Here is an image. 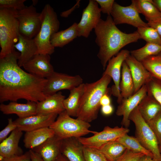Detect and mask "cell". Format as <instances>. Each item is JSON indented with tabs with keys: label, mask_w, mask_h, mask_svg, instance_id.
Here are the masks:
<instances>
[{
	"label": "cell",
	"mask_w": 161,
	"mask_h": 161,
	"mask_svg": "<svg viewBox=\"0 0 161 161\" xmlns=\"http://www.w3.org/2000/svg\"><path fill=\"white\" fill-rule=\"evenodd\" d=\"M20 53L15 49L0 59V102L20 99L38 102L47 96L43 89L47 79L27 72L18 64Z\"/></svg>",
	"instance_id": "6da1fadb"
},
{
	"label": "cell",
	"mask_w": 161,
	"mask_h": 161,
	"mask_svg": "<svg viewBox=\"0 0 161 161\" xmlns=\"http://www.w3.org/2000/svg\"><path fill=\"white\" fill-rule=\"evenodd\" d=\"M95 42L99 48L97 56L105 69L109 61L121 49L129 44L141 39L137 31L130 33L124 32L116 27L112 17L101 19L94 29Z\"/></svg>",
	"instance_id": "7a4b0ae2"
},
{
	"label": "cell",
	"mask_w": 161,
	"mask_h": 161,
	"mask_svg": "<svg viewBox=\"0 0 161 161\" xmlns=\"http://www.w3.org/2000/svg\"><path fill=\"white\" fill-rule=\"evenodd\" d=\"M112 79L107 75H102L97 81L85 83L84 90L77 118L89 123L97 117L101 107L100 99L103 95L111 91L108 87Z\"/></svg>",
	"instance_id": "3957f363"
},
{
	"label": "cell",
	"mask_w": 161,
	"mask_h": 161,
	"mask_svg": "<svg viewBox=\"0 0 161 161\" xmlns=\"http://www.w3.org/2000/svg\"><path fill=\"white\" fill-rule=\"evenodd\" d=\"M17 10L0 8V59L11 53L15 49L20 34Z\"/></svg>",
	"instance_id": "277c9868"
},
{
	"label": "cell",
	"mask_w": 161,
	"mask_h": 161,
	"mask_svg": "<svg viewBox=\"0 0 161 161\" xmlns=\"http://www.w3.org/2000/svg\"><path fill=\"white\" fill-rule=\"evenodd\" d=\"M41 24L39 31L34 38L37 47L36 54H52L55 48L50 39L52 35L58 32L60 22L56 13L49 4H46L41 13Z\"/></svg>",
	"instance_id": "5b68a950"
},
{
	"label": "cell",
	"mask_w": 161,
	"mask_h": 161,
	"mask_svg": "<svg viewBox=\"0 0 161 161\" xmlns=\"http://www.w3.org/2000/svg\"><path fill=\"white\" fill-rule=\"evenodd\" d=\"M89 123L77 118H72L65 111L59 114L49 127L55 135L61 140L70 137L78 138L97 131L89 129Z\"/></svg>",
	"instance_id": "8992f818"
},
{
	"label": "cell",
	"mask_w": 161,
	"mask_h": 161,
	"mask_svg": "<svg viewBox=\"0 0 161 161\" xmlns=\"http://www.w3.org/2000/svg\"><path fill=\"white\" fill-rule=\"evenodd\" d=\"M129 119L135 125V137L145 148L152 154L155 161H161V153L157 138L142 117L137 106L131 113Z\"/></svg>",
	"instance_id": "52a82bcc"
},
{
	"label": "cell",
	"mask_w": 161,
	"mask_h": 161,
	"mask_svg": "<svg viewBox=\"0 0 161 161\" xmlns=\"http://www.w3.org/2000/svg\"><path fill=\"white\" fill-rule=\"evenodd\" d=\"M20 34L30 38H34L39 32L41 24V13L37 12L33 5L18 11Z\"/></svg>",
	"instance_id": "ba28073f"
},
{
	"label": "cell",
	"mask_w": 161,
	"mask_h": 161,
	"mask_svg": "<svg viewBox=\"0 0 161 161\" xmlns=\"http://www.w3.org/2000/svg\"><path fill=\"white\" fill-rule=\"evenodd\" d=\"M43 93L46 96L62 90L69 91L83 83V80L78 75L72 76L55 72L47 78Z\"/></svg>",
	"instance_id": "9c48e42d"
},
{
	"label": "cell",
	"mask_w": 161,
	"mask_h": 161,
	"mask_svg": "<svg viewBox=\"0 0 161 161\" xmlns=\"http://www.w3.org/2000/svg\"><path fill=\"white\" fill-rule=\"evenodd\" d=\"M129 131L128 128L117 126L112 128L107 126L101 131L96 132L90 137L78 138L83 146L99 149L105 144L116 140Z\"/></svg>",
	"instance_id": "30bf717a"
},
{
	"label": "cell",
	"mask_w": 161,
	"mask_h": 161,
	"mask_svg": "<svg viewBox=\"0 0 161 161\" xmlns=\"http://www.w3.org/2000/svg\"><path fill=\"white\" fill-rule=\"evenodd\" d=\"M111 15L116 25L126 24L137 28L149 26L147 23L141 19L139 13L132 3L129 6H123L114 1Z\"/></svg>",
	"instance_id": "8fae6325"
},
{
	"label": "cell",
	"mask_w": 161,
	"mask_h": 161,
	"mask_svg": "<svg viewBox=\"0 0 161 161\" xmlns=\"http://www.w3.org/2000/svg\"><path fill=\"white\" fill-rule=\"evenodd\" d=\"M130 54V51L128 50H121L109 61L102 75H109L113 80L114 85L111 89V92L113 95L117 97V102L119 104L123 99L119 87L122 65Z\"/></svg>",
	"instance_id": "7c38bea8"
},
{
	"label": "cell",
	"mask_w": 161,
	"mask_h": 161,
	"mask_svg": "<svg viewBox=\"0 0 161 161\" xmlns=\"http://www.w3.org/2000/svg\"><path fill=\"white\" fill-rule=\"evenodd\" d=\"M101 11L95 0H90L83 10L81 19L78 23V37H89L91 32L96 27L101 19Z\"/></svg>",
	"instance_id": "4fadbf2b"
},
{
	"label": "cell",
	"mask_w": 161,
	"mask_h": 161,
	"mask_svg": "<svg viewBox=\"0 0 161 161\" xmlns=\"http://www.w3.org/2000/svg\"><path fill=\"white\" fill-rule=\"evenodd\" d=\"M147 93L146 84L143 85L136 92L129 97L123 98L117 107L116 112L118 116H122L121 124L126 128H128L130 124L129 119L131 112L137 107Z\"/></svg>",
	"instance_id": "5bb4252c"
},
{
	"label": "cell",
	"mask_w": 161,
	"mask_h": 161,
	"mask_svg": "<svg viewBox=\"0 0 161 161\" xmlns=\"http://www.w3.org/2000/svg\"><path fill=\"white\" fill-rule=\"evenodd\" d=\"M58 115L55 114H37L25 118H18L14 121L17 129L26 132L49 127L55 120Z\"/></svg>",
	"instance_id": "9a60e30c"
},
{
	"label": "cell",
	"mask_w": 161,
	"mask_h": 161,
	"mask_svg": "<svg viewBox=\"0 0 161 161\" xmlns=\"http://www.w3.org/2000/svg\"><path fill=\"white\" fill-rule=\"evenodd\" d=\"M48 54H36L23 66L28 73L38 77L47 78L54 72Z\"/></svg>",
	"instance_id": "2e32d148"
},
{
	"label": "cell",
	"mask_w": 161,
	"mask_h": 161,
	"mask_svg": "<svg viewBox=\"0 0 161 161\" xmlns=\"http://www.w3.org/2000/svg\"><path fill=\"white\" fill-rule=\"evenodd\" d=\"M125 61L130 70L134 85V94L143 85L147 84L152 77L142 63L130 54Z\"/></svg>",
	"instance_id": "e0dca14e"
},
{
	"label": "cell",
	"mask_w": 161,
	"mask_h": 161,
	"mask_svg": "<svg viewBox=\"0 0 161 161\" xmlns=\"http://www.w3.org/2000/svg\"><path fill=\"white\" fill-rule=\"evenodd\" d=\"M62 140L55 135L32 150L42 161H55L61 154Z\"/></svg>",
	"instance_id": "ac0fdd59"
},
{
	"label": "cell",
	"mask_w": 161,
	"mask_h": 161,
	"mask_svg": "<svg viewBox=\"0 0 161 161\" xmlns=\"http://www.w3.org/2000/svg\"><path fill=\"white\" fill-rule=\"evenodd\" d=\"M65 98L61 92L47 96L44 100L37 103V114H59L65 111L63 104Z\"/></svg>",
	"instance_id": "d6986e66"
},
{
	"label": "cell",
	"mask_w": 161,
	"mask_h": 161,
	"mask_svg": "<svg viewBox=\"0 0 161 161\" xmlns=\"http://www.w3.org/2000/svg\"><path fill=\"white\" fill-rule=\"evenodd\" d=\"M37 103L27 101L26 103L10 102L7 104L0 105V110L3 114H15L19 118H23L37 114Z\"/></svg>",
	"instance_id": "ffe728a7"
},
{
	"label": "cell",
	"mask_w": 161,
	"mask_h": 161,
	"mask_svg": "<svg viewBox=\"0 0 161 161\" xmlns=\"http://www.w3.org/2000/svg\"><path fill=\"white\" fill-rule=\"evenodd\" d=\"M22 131L16 128L10 135L0 143V156L8 157L23 154L19 146V143L22 134Z\"/></svg>",
	"instance_id": "44dd1931"
},
{
	"label": "cell",
	"mask_w": 161,
	"mask_h": 161,
	"mask_svg": "<svg viewBox=\"0 0 161 161\" xmlns=\"http://www.w3.org/2000/svg\"><path fill=\"white\" fill-rule=\"evenodd\" d=\"M14 47L20 52L18 64L20 67L23 66L36 54L38 49L34 38L26 37L20 34L18 41L14 45Z\"/></svg>",
	"instance_id": "7402d4cb"
},
{
	"label": "cell",
	"mask_w": 161,
	"mask_h": 161,
	"mask_svg": "<svg viewBox=\"0 0 161 161\" xmlns=\"http://www.w3.org/2000/svg\"><path fill=\"white\" fill-rule=\"evenodd\" d=\"M83 145L78 138L70 137L62 140L61 152L69 161H85Z\"/></svg>",
	"instance_id": "603a6c76"
},
{
	"label": "cell",
	"mask_w": 161,
	"mask_h": 161,
	"mask_svg": "<svg viewBox=\"0 0 161 161\" xmlns=\"http://www.w3.org/2000/svg\"><path fill=\"white\" fill-rule=\"evenodd\" d=\"M54 135V131L49 127L26 132L23 140L24 146L26 148L33 150Z\"/></svg>",
	"instance_id": "cb8c5ba5"
},
{
	"label": "cell",
	"mask_w": 161,
	"mask_h": 161,
	"mask_svg": "<svg viewBox=\"0 0 161 161\" xmlns=\"http://www.w3.org/2000/svg\"><path fill=\"white\" fill-rule=\"evenodd\" d=\"M84 87L85 83H83L70 90L68 97L64 101L65 111L71 117H77Z\"/></svg>",
	"instance_id": "d4e9b609"
},
{
	"label": "cell",
	"mask_w": 161,
	"mask_h": 161,
	"mask_svg": "<svg viewBox=\"0 0 161 161\" xmlns=\"http://www.w3.org/2000/svg\"><path fill=\"white\" fill-rule=\"evenodd\" d=\"M137 107L142 117L146 122L161 111L160 104L153 96L147 93Z\"/></svg>",
	"instance_id": "484cf974"
},
{
	"label": "cell",
	"mask_w": 161,
	"mask_h": 161,
	"mask_svg": "<svg viewBox=\"0 0 161 161\" xmlns=\"http://www.w3.org/2000/svg\"><path fill=\"white\" fill-rule=\"evenodd\" d=\"M77 37H78V23L75 22L66 29L53 34L51 37L50 41L54 47H62Z\"/></svg>",
	"instance_id": "4316f807"
},
{
	"label": "cell",
	"mask_w": 161,
	"mask_h": 161,
	"mask_svg": "<svg viewBox=\"0 0 161 161\" xmlns=\"http://www.w3.org/2000/svg\"><path fill=\"white\" fill-rule=\"evenodd\" d=\"M138 13L143 15L148 22L161 18V13L152 3V0H132Z\"/></svg>",
	"instance_id": "83f0119b"
},
{
	"label": "cell",
	"mask_w": 161,
	"mask_h": 161,
	"mask_svg": "<svg viewBox=\"0 0 161 161\" xmlns=\"http://www.w3.org/2000/svg\"><path fill=\"white\" fill-rule=\"evenodd\" d=\"M121 78L119 86L121 95L123 99L127 98L134 94V85L130 69L125 61L122 65Z\"/></svg>",
	"instance_id": "f1b7e54d"
},
{
	"label": "cell",
	"mask_w": 161,
	"mask_h": 161,
	"mask_svg": "<svg viewBox=\"0 0 161 161\" xmlns=\"http://www.w3.org/2000/svg\"><path fill=\"white\" fill-rule=\"evenodd\" d=\"M126 149L124 145L115 140L105 144L98 150L103 154L108 161H116Z\"/></svg>",
	"instance_id": "f546056e"
},
{
	"label": "cell",
	"mask_w": 161,
	"mask_h": 161,
	"mask_svg": "<svg viewBox=\"0 0 161 161\" xmlns=\"http://www.w3.org/2000/svg\"><path fill=\"white\" fill-rule=\"evenodd\" d=\"M116 141L124 145L126 148L135 153H141L153 158L152 154L145 148L136 137L126 134L118 138Z\"/></svg>",
	"instance_id": "4dcf8cb0"
},
{
	"label": "cell",
	"mask_w": 161,
	"mask_h": 161,
	"mask_svg": "<svg viewBox=\"0 0 161 161\" xmlns=\"http://www.w3.org/2000/svg\"><path fill=\"white\" fill-rule=\"evenodd\" d=\"M152 77L161 80V52L141 62Z\"/></svg>",
	"instance_id": "1f68e13d"
},
{
	"label": "cell",
	"mask_w": 161,
	"mask_h": 161,
	"mask_svg": "<svg viewBox=\"0 0 161 161\" xmlns=\"http://www.w3.org/2000/svg\"><path fill=\"white\" fill-rule=\"evenodd\" d=\"M161 52V45L147 43L143 47L130 51V54L141 62L146 58L157 55Z\"/></svg>",
	"instance_id": "d6a6232c"
},
{
	"label": "cell",
	"mask_w": 161,
	"mask_h": 161,
	"mask_svg": "<svg viewBox=\"0 0 161 161\" xmlns=\"http://www.w3.org/2000/svg\"><path fill=\"white\" fill-rule=\"evenodd\" d=\"M137 32L141 39L149 43L161 45V38L157 30L150 26L141 27L137 28Z\"/></svg>",
	"instance_id": "836d02e7"
},
{
	"label": "cell",
	"mask_w": 161,
	"mask_h": 161,
	"mask_svg": "<svg viewBox=\"0 0 161 161\" xmlns=\"http://www.w3.org/2000/svg\"><path fill=\"white\" fill-rule=\"evenodd\" d=\"M146 84L147 93L153 96L161 105V80L152 77Z\"/></svg>",
	"instance_id": "e575fe53"
},
{
	"label": "cell",
	"mask_w": 161,
	"mask_h": 161,
	"mask_svg": "<svg viewBox=\"0 0 161 161\" xmlns=\"http://www.w3.org/2000/svg\"><path fill=\"white\" fill-rule=\"evenodd\" d=\"M83 151L85 161H108L98 149L83 146Z\"/></svg>",
	"instance_id": "d590c367"
},
{
	"label": "cell",
	"mask_w": 161,
	"mask_h": 161,
	"mask_svg": "<svg viewBox=\"0 0 161 161\" xmlns=\"http://www.w3.org/2000/svg\"><path fill=\"white\" fill-rule=\"evenodd\" d=\"M152 130L161 149V111L154 118L146 122Z\"/></svg>",
	"instance_id": "8d00e7d4"
},
{
	"label": "cell",
	"mask_w": 161,
	"mask_h": 161,
	"mask_svg": "<svg viewBox=\"0 0 161 161\" xmlns=\"http://www.w3.org/2000/svg\"><path fill=\"white\" fill-rule=\"evenodd\" d=\"M26 0H0V8H7L18 11L24 9Z\"/></svg>",
	"instance_id": "74e56055"
},
{
	"label": "cell",
	"mask_w": 161,
	"mask_h": 161,
	"mask_svg": "<svg viewBox=\"0 0 161 161\" xmlns=\"http://www.w3.org/2000/svg\"><path fill=\"white\" fill-rule=\"evenodd\" d=\"M145 155L141 153H135L126 149L123 154L116 161H138Z\"/></svg>",
	"instance_id": "f35d334b"
},
{
	"label": "cell",
	"mask_w": 161,
	"mask_h": 161,
	"mask_svg": "<svg viewBox=\"0 0 161 161\" xmlns=\"http://www.w3.org/2000/svg\"><path fill=\"white\" fill-rule=\"evenodd\" d=\"M17 128V127L12 118L8 119L7 125L0 132V143L7 137L8 135Z\"/></svg>",
	"instance_id": "ab89813d"
},
{
	"label": "cell",
	"mask_w": 161,
	"mask_h": 161,
	"mask_svg": "<svg viewBox=\"0 0 161 161\" xmlns=\"http://www.w3.org/2000/svg\"><path fill=\"white\" fill-rule=\"evenodd\" d=\"M100 6L101 12L107 14L108 16L111 15L114 0H95Z\"/></svg>",
	"instance_id": "60d3db41"
},
{
	"label": "cell",
	"mask_w": 161,
	"mask_h": 161,
	"mask_svg": "<svg viewBox=\"0 0 161 161\" xmlns=\"http://www.w3.org/2000/svg\"><path fill=\"white\" fill-rule=\"evenodd\" d=\"M0 161H31L29 151L20 155L8 157H0Z\"/></svg>",
	"instance_id": "b9f144b4"
},
{
	"label": "cell",
	"mask_w": 161,
	"mask_h": 161,
	"mask_svg": "<svg viewBox=\"0 0 161 161\" xmlns=\"http://www.w3.org/2000/svg\"><path fill=\"white\" fill-rule=\"evenodd\" d=\"M147 24L149 26L154 28L157 30L161 38V18L148 21Z\"/></svg>",
	"instance_id": "7bdbcfd3"
},
{
	"label": "cell",
	"mask_w": 161,
	"mask_h": 161,
	"mask_svg": "<svg viewBox=\"0 0 161 161\" xmlns=\"http://www.w3.org/2000/svg\"><path fill=\"white\" fill-rule=\"evenodd\" d=\"M112 93L111 91L105 94L101 97L100 104L101 106L107 105L111 104L110 95Z\"/></svg>",
	"instance_id": "ee69618b"
},
{
	"label": "cell",
	"mask_w": 161,
	"mask_h": 161,
	"mask_svg": "<svg viewBox=\"0 0 161 161\" xmlns=\"http://www.w3.org/2000/svg\"><path fill=\"white\" fill-rule=\"evenodd\" d=\"M101 111L103 114L105 115H109L111 114L113 111L112 106L109 105L101 106Z\"/></svg>",
	"instance_id": "f6af8a7d"
},
{
	"label": "cell",
	"mask_w": 161,
	"mask_h": 161,
	"mask_svg": "<svg viewBox=\"0 0 161 161\" xmlns=\"http://www.w3.org/2000/svg\"><path fill=\"white\" fill-rule=\"evenodd\" d=\"M80 0H78L76 4L71 8L69 10L64 11L61 13L60 16L61 17L66 18L76 8L79 7Z\"/></svg>",
	"instance_id": "bcb514c9"
},
{
	"label": "cell",
	"mask_w": 161,
	"mask_h": 161,
	"mask_svg": "<svg viewBox=\"0 0 161 161\" xmlns=\"http://www.w3.org/2000/svg\"><path fill=\"white\" fill-rule=\"evenodd\" d=\"M31 161H42L41 159L39 156L32 150L29 151Z\"/></svg>",
	"instance_id": "7dc6e473"
},
{
	"label": "cell",
	"mask_w": 161,
	"mask_h": 161,
	"mask_svg": "<svg viewBox=\"0 0 161 161\" xmlns=\"http://www.w3.org/2000/svg\"><path fill=\"white\" fill-rule=\"evenodd\" d=\"M152 3L161 13V0H153Z\"/></svg>",
	"instance_id": "c3c4849f"
},
{
	"label": "cell",
	"mask_w": 161,
	"mask_h": 161,
	"mask_svg": "<svg viewBox=\"0 0 161 161\" xmlns=\"http://www.w3.org/2000/svg\"><path fill=\"white\" fill-rule=\"evenodd\" d=\"M138 161H155L153 158L148 156L144 155L140 158Z\"/></svg>",
	"instance_id": "681fc988"
},
{
	"label": "cell",
	"mask_w": 161,
	"mask_h": 161,
	"mask_svg": "<svg viewBox=\"0 0 161 161\" xmlns=\"http://www.w3.org/2000/svg\"><path fill=\"white\" fill-rule=\"evenodd\" d=\"M55 161H69L62 154L58 157Z\"/></svg>",
	"instance_id": "f907efd6"
},
{
	"label": "cell",
	"mask_w": 161,
	"mask_h": 161,
	"mask_svg": "<svg viewBox=\"0 0 161 161\" xmlns=\"http://www.w3.org/2000/svg\"><path fill=\"white\" fill-rule=\"evenodd\" d=\"M32 4L33 6L37 4L38 2L37 0H32Z\"/></svg>",
	"instance_id": "816d5d0a"
},
{
	"label": "cell",
	"mask_w": 161,
	"mask_h": 161,
	"mask_svg": "<svg viewBox=\"0 0 161 161\" xmlns=\"http://www.w3.org/2000/svg\"><path fill=\"white\" fill-rule=\"evenodd\" d=\"M160 153H161V149H160Z\"/></svg>",
	"instance_id": "f5cc1de1"
}]
</instances>
